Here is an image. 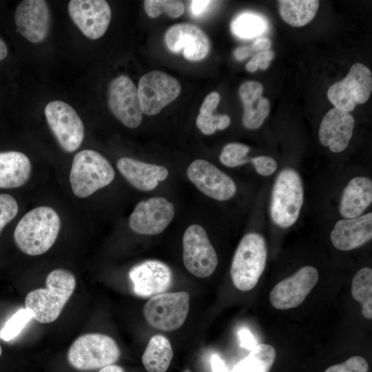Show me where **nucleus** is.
I'll return each instance as SVG.
<instances>
[{
	"mask_svg": "<svg viewBox=\"0 0 372 372\" xmlns=\"http://www.w3.org/2000/svg\"><path fill=\"white\" fill-rule=\"evenodd\" d=\"M48 124L61 148L67 152L76 150L84 138L83 123L72 106L53 101L45 107Z\"/></svg>",
	"mask_w": 372,
	"mask_h": 372,
	"instance_id": "nucleus-10",
	"label": "nucleus"
},
{
	"mask_svg": "<svg viewBox=\"0 0 372 372\" xmlns=\"http://www.w3.org/2000/svg\"><path fill=\"white\" fill-rule=\"evenodd\" d=\"M180 90L179 82L166 73L154 70L144 74L137 89L142 112L147 115L159 113L178 96Z\"/></svg>",
	"mask_w": 372,
	"mask_h": 372,
	"instance_id": "nucleus-11",
	"label": "nucleus"
},
{
	"mask_svg": "<svg viewBox=\"0 0 372 372\" xmlns=\"http://www.w3.org/2000/svg\"><path fill=\"white\" fill-rule=\"evenodd\" d=\"M99 372H125L123 369L116 364H110L101 369Z\"/></svg>",
	"mask_w": 372,
	"mask_h": 372,
	"instance_id": "nucleus-45",
	"label": "nucleus"
},
{
	"mask_svg": "<svg viewBox=\"0 0 372 372\" xmlns=\"http://www.w3.org/2000/svg\"><path fill=\"white\" fill-rule=\"evenodd\" d=\"M212 1L205 0H194L191 2V12L193 16H202L208 9Z\"/></svg>",
	"mask_w": 372,
	"mask_h": 372,
	"instance_id": "nucleus-41",
	"label": "nucleus"
},
{
	"mask_svg": "<svg viewBox=\"0 0 372 372\" xmlns=\"http://www.w3.org/2000/svg\"><path fill=\"white\" fill-rule=\"evenodd\" d=\"M369 364L362 356L355 355L346 361L332 365L324 372H368Z\"/></svg>",
	"mask_w": 372,
	"mask_h": 372,
	"instance_id": "nucleus-36",
	"label": "nucleus"
},
{
	"mask_svg": "<svg viewBox=\"0 0 372 372\" xmlns=\"http://www.w3.org/2000/svg\"><path fill=\"white\" fill-rule=\"evenodd\" d=\"M371 238V212L354 218L338 220L330 234L332 244L341 251L358 248L369 241Z\"/></svg>",
	"mask_w": 372,
	"mask_h": 372,
	"instance_id": "nucleus-21",
	"label": "nucleus"
},
{
	"mask_svg": "<svg viewBox=\"0 0 372 372\" xmlns=\"http://www.w3.org/2000/svg\"><path fill=\"white\" fill-rule=\"evenodd\" d=\"M276 355V351L271 345H256L231 372H269L275 361Z\"/></svg>",
	"mask_w": 372,
	"mask_h": 372,
	"instance_id": "nucleus-28",
	"label": "nucleus"
},
{
	"mask_svg": "<svg viewBox=\"0 0 372 372\" xmlns=\"http://www.w3.org/2000/svg\"><path fill=\"white\" fill-rule=\"evenodd\" d=\"M372 202V181L364 176L352 178L344 188L340 213L346 218L360 216Z\"/></svg>",
	"mask_w": 372,
	"mask_h": 372,
	"instance_id": "nucleus-24",
	"label": "nucleus"
},
{
	"mask_svg": "<svg viewBox=\"0 0 372 372\" xmlns=\"http://www.w3.org/2000/svg\"><path fill=\"white\" fill-rule=\"evenodd\" d=\"M232 32L242 38H252L265 28V21L258 14L245 12L239 14L231 23Z\"/></svg>",
	"mask_w": 372,
	"mask_h": 372,
	"instance_id": "nucleus-30",
	"label": "nucleus"
},
{
	"mask_svg": "<svg viewBox=\"0 0 372 372\" xmlns=\"http://www.w3.org/2000/svg\"><path fill=\"white\" fill-rule=\"evenodd\" d=\"M107 103L114 116L125 126L137 127L142 121V110L137 88L125 75H121L109 84Z\"/></svg>",
	"mask_w": 372,
	"mask_h": 372,
	"instance_id": "nucleus-12",
	"label": "nucleus"
},
{
	"mask_svg": "<svg viewBox=\"0 0 372 372\" xmlns=\"http://www.w3.org/2000/svg\"><path fill=\"white\" fill-rule=\"evenodd\" d=\"M18 210V204L13 196L0 194V232L17 216Z\"/></svg>",
	"mask_w": 372,
	"mask_h": 372,
	"instance_id": "nucleus-35",
	"label": "nucleus"
},
{
	"mask_svg": "<svg viewBox=\"0 0 372 372\" xmlns=\"http://www.w3.org/2000/svg\"><path fill=\"white\" fill-rule=\"evenodd\" d=\"M173 355L169 340L163 335H155L149 340L141 360L147 371L165 372Z\"/></svg>",
	"mask_w": 372,
	"mask_h": 372,
	"instance_id": "nucleus-26",
	"label": "nucleus"
},
{
	"mask_svg": "<svg viewBox=\"0 0 372 372\" xmlns=\"http://www.w3.org/2000/svg\"><path fill=\"white\" fill-rule=\"evenodd\" d=\"M249 161L254 165L256 172L261 176H269L277 169L276 161L270 156H260L251 158Z\"/></svg>",
	"mask_w": 372,
	"mask_h": 372,
	"instance_id": "nucleus-38",
	"label": "nucleus"
},
{
	"mask_svg": "<svg viewBox=\"0 0 372 372\" xmlns=\"http://www.w3.org/2000/svg\"><path fill=\"white\" fill-rule=\"evenodd\" d=\"M68 12L74 24L90 39H99L105 33L112 16L104 0H71Z\"/></svg>",
	"mask_w": 372,
	"mask_h": 372,
	"instance_id": "nucleus-15",
	"label": "nucleus"
},
{
	"mask_svg": "<svg viewBox=\"0 0 372 372\" xmlns=\"http://www.w3.org/2000/svg\"><path fill=\"white\" fill-rule=\"evenodd\" d=\"M60 227L61 220L54 209L38 207L20 220L14 229V241L24 254L41 255L54 245Z\"/></svg>",
	"mask_w": 372,
	"mask_h": 372,
	"instance_id": "nucleus-1",
	"label": "nucleus"
},
{
	"mask_svg": "<svg viewBox=\"0 0 372 372\" xmlns=\"http://www.w3.org/2000/svg\"><path fill=\"white\" fill-rule=\"evenodd\" d=\"M220 99V94L217 92L209 93L200 106V113H213L219 103Z\"/></svg>",
	"mask_w": 372,
	"mask_h": 372,
	"instance_id": "nucleus-39",
	"label": "nucleus"
},
{
	"mask_svg": "<svg viewBox=\"0 0 372 372\" xmlns=\"http://www.w3.org/2000/svg\"><path fill=\"white\" fill-rule=\"evenodd\" d=\"M231 123L227 115H214L213 113H200L196 118V125L205 135L214 133L216 130H223Z\"/></svg>",
	"mask_w": 372,
	"mask_h": 372,
	"instance_id": "nucleus-34",
	"label": "nucleus"
},
{
	"mask_svg": "<svg viewBox=\"0 0 372 372\" xmlns=\"http://www.w3.org/2000/svg\"><path fill=\"white\" fill-rule=\"evenodd\" d=\"M371 90V70L364 64L355 63L342 80L329 87L327 96L335 108L349 112L356 105L366 103Z\"/></svg>",
	"mask_w": 372,
	"mask_h": 372,
	"instance_id": "nucleus-8",
	"label": "nucleus"
},
{
	"mask_svg": "<svg viewBox=\"0 0 372 372\" xmlns=\"http://www.w3.org/2000/svg\"><path fill=\"white\" fill-rule=\"evenodd\" d=\"M352 297L362 304V313L372 318V269L364 267L354 276L351 285Z\"/></svg>",
	"mask_w": 372,
	"mask_h": 372,
	"instance_id": "nucleus-29",
	"label": "nucleus"
},
{
	"mask_svg": "<svg viewBox=\"0 0 372 372\" xmlns=\"http://www.w3.org/2000/svg\"><path fill=\"white\" fill-rule=\"evenodd\" d=\"M165 42L171 52L182 51L185 58L189 61L203 59L210 48L206 34L192 23H178L170 27L165 34Z\"/></svg>",
	"mask_w": 372,
	"mask_h": 372,
	"instance_id": "nucleus-18",
	"label": "nucleus"
},
{
	"mask_svg": "<svg viewBox=\"0 0 372 372\" xmlns=\"http://www.w3.org/2000/svg\"><path fill=\"white\" fill-rule=\"evenodd\" d=\"M31 173V163L23 153L0 152V188H16L24 185Z\"/></svg>",
	"mask_w": 372,
	"mask_h": 372,
	"instance_id": "nucleus-25",
	"label": "nucleus"
},
{
	"mask_svg": "<svg viewBox=\"0 0 372 372\" xmlns=\"http://www.w3.org/2000/svg\"><path fill=\"white\" fill-rule=\"evenodd\" d=\"M120 357L116 342L109 335L92 333L82 335L71 344L68 360L74 369L91 371L113 364Z\"/></svg>",
	"mask_w": 372,
	"mask_h": 372,
	"instance_id": "nucleus-6",
	"label": "nucleus"
},
{
	"mask_svg": "<svg viewBox=\"0 0 372 372\" xmlns=\"http://www.w3.org/2000/svg\"><path fill=\"white\" fill-rule=\"evenodd\" d=\"M354 118L345 111L333 107L323 117L318 132L320 143L334 153L344 151L353 135Z\"/></svg>",
	"mask_w": 372,
	"mask_h": 372,
	"instance_id": "nucleus-20",
	"label": "nucleus"
},
{
	"mask_svg": "<svg viewBox=\"0 0 372 372\" xmlns=\"http://www.w3.org/2000/svg\"><path fill=\"white\" fill-rule=\"evenodd\" d=\"M185 372H189V371H185Z\"/></svg>",
	"mask_w": 372,
	"mask_h": 372,
	"instance_id": "nucleus-48",
	"label": "nucleus"
},
{
	"mask_svg": "<svg viewBox=\"0 0 372 372\" xmlns=\"http://www.w3.org/2000/svg\"><path fill=\"white\" fill-rule=\"evenodd\" d=\"M318 278L319 273L315 267H302L274 286L269 294L271 305L280 310L299 306L315 287Z\"/></svg>",
	"mask_w": 372,
	"mask_h": 372,
	"instance_id": "nucleus-13",
	"label": "nucleus"
},
{
	"mask_svg": "<svg viewBox=\"0 0 372 372\" xmlns=\"http://www.w3.org/2000/svg\"><path fill=\"white\" fill-rule=\"evenodd\" d=\"M14 21L17 31L31 43L42 42L50 28V10L43 0H24L18 5Z\"/></svg>",
	"mask_w": 372,
	"mask_h": 372,
	"instance_id": "nucleus-19",
	"label": "nucleus"
},
{
	"mask_svg": "<svg viewBox=\"0 0 372 372\" xmlns=\"http://www.w3.org/2000/svg\"><path fill=\"white\" fill-rule=\"evenodd\" d=\"M304 191L300 174L285 168L278 174L271 198L270 214L273 222L287 228L298 220L303 204Z\"/></svg>",
	"mask_w": 372,
	"mask_h": 372,
	"instance_id": "nucleus-5",
	"label": "nucleus"
},
{
	"mask_svg": "<svg viewBox=\"0 0 372 372\" xmlns=\"http://www.w3.org/2000/svg\"><path fill=\"white\" fill-rule=\"evenodd\" d=\"M183 262L186 269L198 278L210 276L218 263L216 252L200 225H192L183 238Z\"/></svg>",
	"mask_w": 372,
	"mask_h": 372,
	"instance_id": "nucleus-9",
	"label": "nucleus"
},
{
	"mask_svg": "<svg viewBox=\"0 0 372 372\" xmlns=\"http://www.w3.org/2000/svg\"><path fill=\"white\" fill-rule=\"evenodd\" d=\"M134 293L141 298H152L165 293L170 287L172 273L164 262L148 260L134 266L129 272Z\"/></svg>",
	"mask_w": 372,
	"mask_h": 372,
	"instance_id": "nucleus-17",
	"label": "nucleus"
},
{
	"mask_svg": "<svg viewBox=\"0 0 372 372\" xmlns=\"http://www.w3.org/2000/svg\"><path fill=\"white\" fill-rule=\"evenodd\" d=\"M144 8L147 15L152 18L158 17L162 12L167 13L172 18H177L185 11L184 5L180 1L146 0L144 1Z\"/></svg>",
	"mask_w": 372,
	"mask_h": 372,
	"instance_id": "nucleus-32",
	"label": "nucleus"
},
{
	"mask_svg": "<svg viewBox=\"0 0 372 372\" xmlns=\"http://www.w3.org/2000/svg\"><path fill=\"white\" fill-rule=\"evenodd\" d=\"M251 48L242 46L236 48L234 55L237 60L242 61L251 55Z\"/></svg>",
	"mask_w": 372,
	"mask_h": 372,
	"instance_id": "nucleus-44",
	"label": "nucleus"
},
{
	"mask_svg": "<svg viewBox=\"0 0 372 372\" xmlns=\"http://www.w3.org/2000/svg\"><path fill=\"white\" fill-rule=\"evenodd\" d=\"M187 176L200 192L217 200H228L236 192L234 180L205 160L193 161L187 169Z\"/></svg>",
	"mask_w": 372,
	"mask_h": 372,
	"instance_id": "nucleus-16",
	"label": "nucleus"
},
{
	"mask_svg": "<svg viewBox=\"0 0 372 372\" xmlns=\"http://www.w3.org/2000/svg\"><path fill=\"white\" fill-rule=\"evenodd\" d=\"M114 176V170L105 157L96 151L85 149L73 158L70 183L76 196L86 198L111 183Z\"/></svg>",
	"mask_w": 372,
	"mask_h": 372,
	"instance_id": "nucleus-3",
	"label": "nucleus"
},
{
	"mask_svg": "<svg viewBox=\"0 0 372 372\" xmlns=\"http://www.w3.org/2000/svg\"><path fill=\"white\" fill-rule=\"evenodd\" d=\"M278 2L282 19L294 27L309 23L314 18L319 6L317 0H281Z\"/></svg>",
	"mask_w": 372,
	"mask_h": 372,
	"instance_id": "nucleus-27",
	"label": "nucleus"
},
{
	"mask_svg": "<svg viewBox=\"0 0 372 372\" xmlns=\"http://www.w3.org/2000/svg\"><path fill=\"white\" fill-rule=\"evenodd\" d=\"M189 310V295L185 291L165 292L150 298L143 314L150 326L161 331H173L185 322Z\"/></svg>",
	"mask_w": 372,
	"mask_h": 372,
	"instance_id": "nucleus-7",
	"label": "nucleus"
},
{
	"mask_svg": "<svg viewBox=\"0 0 372 372\" xmlns=\"http://www.w3.org/2000/svg\"><path fill=\"white\" fill-rule=\"evenodd\" d=\"M32 318L34 314L31 311L26 308L18 310L1 329L0 338L6 342L15 338Z\"/></svg>",
	"mask_w": 372,
	"mask_h": 372,
	"instance_id": "nucleus-31",
	"label": "nucleus"
},
{
	"mask_svg": "<svg viewBox=\"0 0 372 372\" xmlns=\"http://www.w3.org/2000/svg\"><path fill=\"white\" fill-rule=\"evenodd\" d=\"M267 247L265 238L251 232L241 239L231 265V277L234 286L247 291L258 283L266 265Z\"/></svg>",
	"mask_w": 372,
	"mask_h": 372,
	"instance_id": "nucleus-4",
	"label": "nucleus"
},
{
	"mask_svg": "<svg viewBox=\"0 0 372 372\" xmlns=\"http://www.w3.org/2000/svg\"><path fill=\"white\" fill-rule=\"evenodd\" d=\"M271 45V42L269 39L266 38L259 39H257L254 42V43L251 45V50L254 51H265L269 50L270 47Z\"/></svg>",
	"mask_w": 372,
	"mask_h": 372,
	"instance_id": "nucleus-43",
	"label": "nucleus"
},
{
	"mask_svg": "<svg viewBox=\"0 0 372 372\" xmlns=\"http://www.w3.org/2000/svg\"><path fill=\"white\" fill-rule=\"evenodd\" d=\"M45 288L30 291L25 299V308L32 312L34 318L40 323H50L60 316L76 287L72 273L56 269L49 273Z\"/></svg>",
	"mask_w": 372,
	"mask_h": 372,
	"instance_id": "nucleus-2",
	"label": "nucleus"
},
{
	"mask_svg": "<svg viewBox=\"0 0 372 372\" xmlns=\"http://www.w3.org/2000/svg\"><path fill=\"white\" fill-rule=\"evenodd\" d=\"M116 166L126 180L141 191L154 189L158 182L164 180L168 176V170L165 167L128 157L118 159Z\"/></svg>",
	"mask_w": 372,
	"mask_h": 372,
	"instance_id": "nucleus-22",
	"label": "nucleus"
},
{
	"mask_svg": "<svg viewBox=\"0 0 372 372\" xmlns=\"http://www.w3.org/2000/svg\"><path fill=\"white\" fill-rule=\"evenodd\" d=\"M174 216L173 203L163 197L139 202L129 218L132 231L143 235L158 234L164 231Z\"/></svg>",
	"mask_w": 372,
	"mask_h": 372,
	"instance_id": "nucleus-14",
	"label": "nucleus"
},
{
	"mask_svg": "<svg viewBox=\"0 0 372 372\" xmlns=\"http://www.w3.org/2000/svg\"><path fill=\"white\" fill-rule=\"evenodd\" d=\"M1 353H2V349H1V345H0V356H1Z\"/></svg>",
	"mask_w": 372,
	"mask_h": 372,
	"instance_id": "nucleus-47",
	"label": "nucleus"
},
{
	"mask_svg": "<svg viewBox=\"0 0 372 372\" xmlns=\"http://www.w3.org/2000/svg\"><path fill=\"white\" fill-rule=\"evenodd\" d=\"M238 335L242 347L252 350L256 346V341L254 337L247 329H240L238 332Z\"/></svg>",
	"mask_w": 372,
	"mask_h": 372,
	"instance_id": "nucleus-40",
	"label": "nucleus"
},
{
	"mask_svg": "<svg viewBox=\"0 0 372 372\" xmlns=\"http://www.w3.org/2000/svg\"><path fill=\"white\" fill-rule=\"evenodd\" d=\"M249 151V147L238 143L227 144L223 149L220 161L225 166L234 167L247 163V155Z\"/></svg>",
	"mask_w": 372,
	"mask_h": 372,
	"instance_id": "nucleus-33",
	"label": "nucleus"
},
{
	"mask_svg": "<svg viewBox=\"0 0 372 372\" xmlns=\"http://www.w3.org/2000/svg\"><path fill=\"white\" fill-rule=\"evenodd\" d=\"M262 85L254 81L243 83L239 88V95L244 106L242 123L249 130L259 128L268 116L270 103L262 96Z\"/></svg>",
	"mask_w": 372,
	"mask_h": 372,
	"instance_id": "nucleus-23",
	"label": "nucleus"
},
{
	"mask_svg": "<svg viewBox=\"0 0 372 372\" xmlns=\"http://www.w3.org/2000/svg\"><path fill=\"white\" fill-rule=\"evenodd\" d=\"M8 54V48L5 42L0 38V61L3 60Z\"/></svg>",
	"mask_w": 372,
	"mask_h": 372,
	"instance_id": "nucleus-46",
	"label": "nucleus"
},
{
	"mask_svg": "<svg viewBox=\"0 0 372 372\" xmlns=\"http://www.w3.org/2000/svg\"><path fill=\"white\" fill-rule=\"evenodd\" d=\"M273 56L274 52L271 50L259 52L247 63L246 69L250 72H256L258 68L266 70Z\"/></svg>",
	"mask_w": 372,
	"mask_h": 372,
	"instance_id": "nucleus-37",
	"label": "nucleus"
},
{
	"mask_svg": "<svg viewBox=\"0 0 372 372\" xmlns=\"http://www.w3.org/2000/svg\"><path fill=\"white\" fill-rule=\"evenodd\" d=\"M211 366L213 372H227L225 362L216 354L211 358Z\"/></svg>",
	"mask_w": 372,
	"mask_h": 372,
	"instance_id": "nucleus-42",
	"label": "nucleus"
}]
</instances>
